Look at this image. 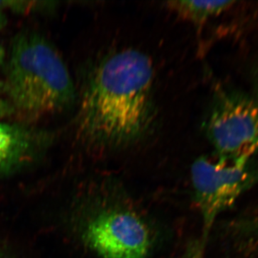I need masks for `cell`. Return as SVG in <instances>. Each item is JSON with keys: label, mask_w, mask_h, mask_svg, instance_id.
<instances>
[{"label": "cell", "mask_w": 258, "mask_h": 258, "mask_svg": "<svg viewBox=\"0 0 258 258\" xmlns=\"http://www.w3.org/2000/svg\"><path fill=\"white\" fill-rule=\"evenodd\" d=\"M152 61L127 49L93 66L83 86L76 118L78 138L99 148L132 145L149 134L155 122Z\"/></svg>", "instance_id": "cell-1"}, {"label": "cell", "mask_w": 258, "mask_h": 258, "mask_svg": "<svg viewBox=\"0 0 258 258\" xmlns=\"http://www.w3.org/2000/svg\"><path fill=\"white\" fill-rule=\"evenodd\" d=\"M9 57L5 91L15 113L35 118L72 106L74 82L60 54L45 37L35 32L18 34Z\"/></svg>", "instance_id": "cell-2"}, {"label": "cell", "mask_w": 258, "mask_h": 258, "mask_svg": "<svg viewBox=\"0 0 258 258\" xmlns=\"http://www.w3.org/2000/svg\"><path fill=\"white\" fill-rule=\"evenodd\" d=\"M205 124L219 159L249 162L258 149V106L240 93L216 91Z\"/></svg>", "instance_id": "cell-3"}, {"label": "cell", "mask_w": 258, "mask_h": 258, "mask_svg": "<svg viewBox=\"0 0 258 258\" xmlns=\"http://www.w3.org/2000/svg\"><path fill=\"white\" fill-rule=\"evenodd\" d=\"M191 176L195 203L203 217L205 240L217 217L258 184V169L249 162L212 161L206 157L194 162Z\"/></svg>", "instance_id": "cell-4"}, {"label": "cell", "mask_w": 258, "mask_h": 258, "mask_svg": "<svg viewBox=\"0 0 258 258\" xmlns=\"http://www.w3.org/2000/svg\"><path fill=\"white\" fill-rule=\"evenodd\" d=\"M86 245L102 258H147L150 229L137 212L111 205L97 212L83 233Z\"/></svg>", "instance_id": "cell-5"}, {"label": "cell", "mask_w": 258, "mask_h": 258, "mask_svg": "<svg viewBox=\"0 0 258 258\" xmlns=\"http://www.w3.org/2000/svg\"><path fill=\"white\" fill-rule=\"evenodd\" d=\"M47 139L27 125L0 122V176L30 160Z\"/></svg>", "instance_id": "cell-6"}, {"label": "cell", "mask_w": 258, "mask_h": 258, "mask_svg": "<svg viewBox=\"0 0 258 258\" xmlns=\"http://www.w3.org/2000/svg\"><path fill=\"white\" fill-rule=\"evenodd\" d=\"M234 3L232 1H171L167 2L166 5L185 20L201 25Z\"/></svg>", "instance_id": "cell-7"}, {"label": "cell", "mask_w": 258, "mask_h": 258, "mask_svg": "<svg viewBox=\"0 0 258 258\" xmlns=\"http://www.w3.org/2000/svg\"><path fill=\"white\" fill-rule=\"evenodd\" d=\"M204 246L205 243L203 242L193 244L192 245L190 246L184 258H205Z\"/></svg>", "instance_id": "cell-8"}, {"label": "cell", "mask_w": 258, "mask_h": 258, "mask_svg": "<svg viewBox=\"0 0 258 258\" xmlns=\"http://www.w3.org/2000/svg\"><path fill=\"white\" fill-rule=\"evenodd\" d=\"M14 108L10 102L0 98V118L14 114Z\"/></svg>", "instance_id": "cell-9"}, {"label": "cell", "mask_w": 258, "mask_h": 258, "mask_svg": "<svg viewBox=\"0 0 258 258\" xmlns=\"http://www.w3.org/2000/svg\"><path fill=\"white\" fill-rule=\"evenodd\" d=\"M5 51L3 47L0 46V64H3L5 60Z\"/></svg>", "instance_id": "cell-10"}, {"label": "cell", "mask_w": 258, "mask_h": 258, "mask_svg": "<svg viewBox=\"0 0 258 258\" xmlns=\"http://www.w3.org/2000/svg\"><path fill=\"white\" fill-rule=\"evenodd\" d=\"M0 91H5L4 82L1 81H0Z\"/></svg>", "instance_id": "cell-11"}, {"label": "cell", "mask_w": 258, "mask_h": 258, "mask_svg": "<svg viewBox=\"0 0 258 258\" xmlns=\"http://www.w3.org/2000/svg\"><path fill=\"white\" fill-rule=\"evenodd\" d=\"M0 258H3V253H2L1 250H0Z\"/></svg>", "instance_id": "cell-12"}]
</instances>
